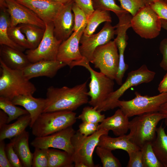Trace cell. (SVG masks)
Wrapping results in <instances>:
<instances>
[{
  "instance_id": "cell-1",
  "label": "cell",
  "mask_w": 167,
  "mask_h": 167,
  "mask_svg": "<svg viewBox=\"0 0 167 167\" xmlns=\"http://www.w3.org/2000/svg\"><path fill=\"white\" fill-rule=\"evenodd\" d=\"M86 81L73 87L56 88L51 86L47 90L43 112L69 110L74 111L88 103Z\"/></svg>"
},
{
  "instance_id": "cell-2",
  "label": "cell",
  "mask_w": 167,
  "mask_h": 167,
  "mask_svg": "<svg viewBox=\"0 0 167 167\" xmlns=\"http://www.w3.org/2000/svg\"><path fill=\"white\" fill-rule=\"evenodd\" d=\"M166 117L159 112L137 116L129 122V140L140 149L146 144L152 143L156 137L158 123Z\"/></svg>"
},
{
  "instance_id": "cell-3",
  "label": "cell",
  "mask_w": 167,
  "mask_h": 167,
  "mask_svg": "<svg viewBox=\"0 0 167 167\" xmlns=\"http://www.w3.org/2000/svg\"><path fill=\"white\" fill-rule=\"evenodd\" d=\"M0 96L11 100L19 95H33L35 85L24 76L22 70L12 69L0 59Z\"/></svg>"
},
{
  "instance_id": "cell-4",
  "label": "cell",
  "mask_w": 167,
  "mask_h": 167,
  "mask_svg": "<svg viewBox=\"0 0 167 167\" xmlns=\"http://www.w3.org/2000/svg\"><path fill=\"white\" fill-rule=\"evenodd\" d=\"M76 113L62 110L42 113L30 128L36 137L48 135L72 125L76 122Z\"/></svg>"
},
{
  "instance_id": "cell-5",
  "label": "cell",
  "mask_w": 167,
  "mask_h": 167,
  "mask_svg": "<svg viewBox=\"0 0 167 167\" xmlns=\"http://www.w3.org/2000/svg\"><path fill=\"white\" fill-rule=\"evenodd\" d=\"M83 66L89 71L91 80L88 95L90 97V100L88 103L97 108L114 91L113 80L100 72L95 71L90 66L89 62L84 58L75 63L74 66Z\"/></svg>"
},
{
  "instance_id": "cell-6",
  "label": "cell",
  "mask_w": 167,
  "mask_h": 167,
  "mask_svg": "<svg viewBox=\"0 0 167 167\" xmlns=\"http://www.w3.org/2000/svg\"><path fill=\"white\" fill-rule=\"evenodd\" d=\"M155 75L156 73L149 70L145 64L129 72L125 82L118 88L111 93L97 107V109L101 112L118 107V101L126 90L132 87L151 82L154 79Z\"/></svg>"
},
{
  "instance_id": "cell-7",
  "label": "cell",
  "mask_w": 167,
  "mask_h": 167,
  "mask_svg": "<svg viewBox=\"0 0 167 167\" xmlns=\"http://www.w3.org/2000/svg\"><path fill=\"white\" fill-rule=\"evenodd\" d=\"M135 97L128 101H118V107L128 118L159 112L161 106L167 101V92L153 96L142 95L137 92Z\"/></svg>"
},
{
  "instance_id": "cell-8",
  "label": "cell",
  "mask_w": 167,
  "mask_h": 167,
  "mask_svg": "<svg viewBox=\"0 0 167 167\" xmlns=\"http://www.w3.org/2000/svg\"><path fill=\"white\" fill-rule=\"evenodd\" d=\"M109 132L106 130L100 129L92 135L85 136L78 131L76 132L71 139L74 149L72 155L74 163L81 161L87 167H97L93 162V152L98 145L100 136L104 134L108 135Z\"/></svg>"
},
{
  "instance_id": "cell-9",
  "label": "cell",
  "mask_w": 167,
  "mask_h": 167,
  "mask_svg": "<svg viewBox=\"0 0 167 167\" xmlns=\"http://www.w3.org/2000/svg\"><path fill=\"white\" fill-rule=\"evenodd\" d=\"M91 62L101 72L115 80L119 66V54L114 40L96 48Z\"/></svg>"
},
{
  "instance_id": "cell-10",
  "label": "cell",
  "mask_w": 167,
  "mask_h": 167,
  "mask_svg": "<svg viewBox=\"0 0 167 167\" xmlns=\"http://www.w3.org/2000/svg\"><path fill=\"white\" fill-rule=\"evenodd\" d=\"M131 26L136 33L146 39L157 37L162 28L161 19L150 6H145L132 16Z\"/></svg>"
},
{
  "instance_id": "cell-11",
  "label": "cell",
  "mask_w": 167,
  "mask_h": 167,
  "mask_svg": "<svg viewBox=\"0 0 167 167\" xmlns=\"http://www.w3.org/2000/svg\"><path fill=\"white\" fill-rule=\"evenodd\" d=\"M53 22L45 24L44 36L38 46L34 49H27L25 54L31 63L41 60H55L62 42L57 39L54 33Z\"/></svg>"
},
{
  "instance_id": "cell-12",
  "label": "cell",
  "mask_w": 167,
  "mask_h": 167,
  "mask_svg": "<svg viewBox=\"0 0 167 167\" xmlns=\"http://www.w3.org/2000/svg\"><path fill=\"white\" fill-rule=\"evenodd\" d=\"M75 132L72 126H71L48 135L36 137L31 143V145L35 148L61 149L72 156L74 149L71 139Z\"/></svg>"
},
{
  "instance_id": "cell-13",
  "label": "cell",
  "mask_w": 167,
  "mask_h": 167,
  "mask_svg": "<svg viewBox=\"0 0 167 167\" xmlns=\"http://www.w3.org/2000/svg\"><path fill=\"white\" fill-rule=\"evenodd\" d=\"M116 26H113L110 22H106L98 33L89 36L83 34L80 38L79 49L85 59L91 62L93 53L98 47L109 42L116 34Z\"/></svg>"
},
{
  "instance_id": "cell-14",
  "label": "cell",
  "mask_w": 167,
  "mask_h": 167,
  "mask_svg": "<svg viewBox=\"0 0 167 167\" xmlns=\"http://www.w3.org/2000/svg\"><path fill=\"white\" fill-rule=\"evenodd\" d=\"M86 26L82 27L77 31L73 32L68 38L62 42L59 48L57 60L65 63L71 69L73 67L75 63L84 58L80 53L79 44Z\"/></svg>"
},
{
  "instance_id": "cell-15",
  "label": "cell",
  "mask_w": 167,
  "mask_h": 167,
  "mask_svg": "<svg viewBox=\"0 0 167 167\" xmlns=\"http://www.w3.org/2000/svg\"><path fill=\"white\" fill-rule=\"evenodd\" d=\"M10 18L11 27L30 24L45 29V24L32 10L16 0H5Z\"/></svg>"
},
{
  "instance_id": "cell-16",
  "label": "cell",
  "mask_w": 167,
  "mask_h": 167,
  "mask_svg": "<svg viewBox=\"0 0 167 167\" xmlns=\"http://www.w3.org/2000/svg\"><path fill=\"white\" fill-rule=\"evenodd\" d=\"M74 2L73 0L64 4L53 22L54 35L62 42L68 38L73 32L75 20L72 8Z\"/></svg>"
},
{
  "instance_id": "cell-17",
  "label": "cell",
  "mask_w": 167,
  "mask_h": 167,
  "mask_svg": "<svg viewBox=\"0 0 167 167\" xmlns=\"http://www.w3.org/2000/svg\"><path fill=\"white\" fill-rule=\"evenodd\" d=\"M33 11L45 23L53 22L64 4L49 0H16Z\"/></svg>"
},
{
  "instance_id": "cell-18",
  "label": "cell",
  "mask_w": 167,
  "mask_h": 167,
  "mask_svg": "<svg viewBox=\"0 0 167 167\" xmlns=\"http://www.w3.org/2000/svg\"><path fill=\"white\" fill-rule=\"evenodd\" d=\"M66 65L65 63L57 60H41L31 63L22 71L25 77L29 80L40 76L52 78L59 70Z\"/></svg>"
},
{
  "instance_id": "cell-19",
  "label": "cell",
  "mask_w": 167,
  "mask_h": 167,
  "mask_svg": "<svg viewBox=\"0 0 167 167\" xmlns=\"http://www.w3.org/2000/svg\"><path fill=\"white\" fill-rule=\"evenodd\" d=\"M11 101L15 105L24 107L28 112L31 118L30 127L43 113L45 103V99L35 98L31 94L18 96L14 97Z\"/></svg>"
},
{
  "instance_id": "cell-20",
  "label": "cell",
  "mask_w": 167,
  "mask_h": 167,
  "mask_svg": "<svg viewBox=\"0 0 167 167\" xmlns=\"http://www.w3.org/2000/svg\"><path fill=\"white\" fill-rule=\"evenodd\" d=\"M0 59L9 68L23 70L31 63L25 54L8 46L1 45Z\"/></svg>"
},
{
  "instance_id": "cell-21",
  "label": "cell",
  "mask_w": 167,
  "mask_h": 167,
  "mask_svg": "<svg viewBox=\"0 0 167 167\" xmlns=\"http://www.w3.org/2000/svg\"><path fill=\"white\" fill-rule=\"evenodd\" d=\"M129 118L120 109H118L113 115L105 118L99 124L98 130H111L115 135L120 136L125 134L129 130Z\"/></svg>"
},
{
  "instance_id": "cell-22",
  "label": "cell",
  "mask_w": 167,
  "mask_h": 167,
  "mask_svg": "<svg viewBox=\"0 0 167 167\" xmlns=\"http://www.w3.org/2000/svg\"><path fill=\"white\" fill-rule=\"evenodd\" d=\"M29 133L26 130L19 135L12 138L15 151L17 155L24 167H31L33 153L29 145Z\"/></svg>"
},
{
  "instance_id": "cell-23",
  "label": "cell",
  "mask_w": 167,
  "mask_h": 167,
  "mask_svg": "<svg viewBox=\"0 0 167 167\" xmlns=\"http://www.w3.org/2000/svg\"><path fill=\"white\" fill-rule=\"evenodd\" d=\"M97 146L107 149L111 151L116 149L123 150L128 153L130 152L140 149L132 143L128 135L125 134L113 138L104 134L100 137Z\"/></svg>"
},
{
  "instance_id": "cell-24",
  "label": "cell",
  "mask_w": 167,
  "mask_h": 167,
  "mask_svg": "<svg viewBox=\"0 0 167 167\" xmlns=\"http://www.w3.org/2000/svg\"><path fill=\"white\" fill-rule=\"evenodd\" d=\"M31 118L29 114L19 118L12 123L6 124L0 128V140L11 139L23 133L29 125Z\"/></svg>"
},
{
  "instance_id": "cell-25",
  "label": "cell",
  "mask_w": 167,
  "mask_h": 167,
  "mask_svg": "<svg viewBox=\"0 0 167 167\" xmlns=\"http://www.w3.org/2000/svg\"><path fill=\"white\" fill-rule=\"evenodd\" d=\"M156 136L152 143L154 152L163 167H167V134L162 124L156 129Z\"/></svg>"
},
{
  "instance_id": "cell-26",
  "label": "cell",
  "mask_w": 167,
  "mask_h": 167,
  "mask_svg": "<svg viewBox=\"0 0 167 167\" xmlns=\"http://www.w3.org/2000/svg\"><path fill=\"white\" fill-rule=\"evenodd\" d=\"M10 15L6 10H0V44L23 52L25 49L13 42L10 38L8 29L10 24Z\"/></svg>"
},
{
  "instance_id": "cell-27",
  "label": "cell",
  "mask_w": 167,
  "mask_h": 167,
  "mask_svg": "<svg viewBox=\"0 0 167 167\" xmlns=\"http://www.w3.org/2000/svg\"><path fill=\"white\" fill-rule=\"evenodd\" d=\"M112 22L109 11L95 10L87 19L83 34L89 36L93 34L98 26L102 23Z\"/></svg>"
},
{
  "instance_id": "cell-28",
  "label": "cell",
  "mask_w": 167,
  "mask_h": 167,
  "mask_svg": "<svg viewBox=\"0 0 167 167\" xmlns=\"http://www.w3.org/2000/svg\"><path fill=\"white\" fill-rule=\"evenodd\" d=\"M19 25L21 31L26 38L30 49L36 48L44 36L45 29L32 24H20Z\"/></svg>"
},
{
  "instance_id": "cell-29",
  "label": "cell",
  "mask_w": 167,
  "mask_h": 167,
  "mask_svg": "<svg viewBox=\"0 0 167 167\" xmlns=\"http://www.w3.org/2000/svg\"><path fill=\"white\" fill-rule=\"evenodd\" d=\"M72 156L63 150L49 149L48 167H73Z\"/></svg>"
},
{
  "instance_id": "cell-30",
  "label": "cell",
  "mask_w": 167,
  "mask_h": 167,
  "mask_svg": "<svg viewBox=\"0 0 167 167\" xmlns=\"http://www.w3.org/2000/svg\"><path fill=\"white\" fill-rule=\"evenodd\" d=\"M9 99L0 96V108L8 116L7 124L20 117L29 114L25 109L19 107Z\"/></svg>"
},
{
  "instance_id": "cell-31",
  "label": "cell",
  "mask_w": 167,
  "mask_h": 167,
  "mask_svg": "<svg viewBox=\"0 0 167 167\" xmlns=\"http://www.w3.org/2000/svg\"><path fill=\"white\" fill-rule=\"evenodd\" d=\"M101 112L96 107L87 106L83 108L81 113L77 118L82 122L99 124L105 118V114H101Z\"/></svg>"
},
{
  "instance_id": "cell-32",
  "label": "cell",
  "mask_w": 167,
  "mask_h": 167,
  "mask_svg": "<svg viewBox=\"0 0 167 167\" xmlns=\"http://www.w3.org/2000/svg\"><path fill=\"white\" fill-rule=\"evenodd\" d=\"M96 152L101 159L103 167H121L122 165L119 160L115 157L112 151L97 146Z\"/></svg>"
},
{
  "instance_id": "cell-33",
  "label": "cell",
  "mask_w": 167,
  "mask_h": 167,
  "mask_svg": "<svg viewBox=\"0 0 167 167\" xmlns=\"http://www.w3.org/2000/svg\"><path fill=\"white\" fill-rule=\"evenodd\" d=\"M144 167H163L152 149V143H148L141 148Z\"/></svg>"
},
{
  "instance_id": "cell-34",
  "label": "cell",
  "mask_w": 167,
  "mask_h": 167,
  "mask_svg": "<svg viewBox=\"0 0 167 167\" xmlns=\"http://www.w3.org/2000/svg\"><path fill=\"white\" fill-rule=\"evenodd\" d=\"M94 10L112 11L118 17L127 11L116 3V0H92Z\"/></svg>"
},
{
  "instance_id": "cell-35",
  "label": "cell",
  "mask_w": 167,
  "mask_h": 167,
  "mask_svg": "<svg viewBox=\"0 0 167 167\" xmlns=\"http://www.w3.org/2000/svg\"><path fill=\"white\" fill-rule=\"evenodd\" d=\"M8 33L10 39L14 43L25 49H30L29 44L24 34L20 30V26L11 27L8 29Z\"/></svg>"
},
{
  "instance_id": "cell-36",
  "label": "cell",
  "mask_w": 167,
  "mask_h": 167,
  "mask_svg": "<svg viewBox=\"0 0 167 167\" xmlns=\"http://www.w3.org/2000/svg\"><path fill=\"white\" fill-rule=\"evenodd\" d=\"M49 149L35 148L33 153L32 167H48Z\"/></svg>"
},
{
  "instance_id": "cell-37",
  "label": "cell",
  "mask_w": 167,
  "mask_h": 167,
  "mask_svg": "<svg viewBox=\"0 0 167 167\" xmlns=\"http://www.w3.org/2000/svg\"><path fill=\"white\" fill-rule=\"evenodd\" d=\"M72 9L74 16L73 32H76L82 27L87 25V18L84 11L74 2Z\"/></svg>"
},
{
  "instance_id": "cell-38",
  "label": "cell",
  "mask_w": 167,
  "mask_h": 167,
  "mask_svg": "<svg viewBox=\"0 0 167 167\" xmlns=\"http://www.w3.org/2000/svg\"><path fill=\"white\" fill-rule=\"evenodd\" d=\"M120 6L129 12L132 16H134L141 8L145 6L143 0H118Z\"/></svg>"
},
{
  "instance_id": "cell-39",
  "label": "cell",
  "mask_w": 167,
  "mask_h": 167,
  "mask_svg": "<svg viewBox=\"0 0 167 167\" xmlns=\"http://www.w3.org/2000/svg\"><path fill=\"white\" fill-rule=\"evenodd\" d=\"M6 152L8 161L12 167H23L17 155L14 151L13 143L11 141L5 147Z\"/></svg>"
},
{
  "instance_id": "cell-40",
  "label": "cell",
  "mask_w": 167,
  "mask_h": 167,
  "mask_svg": "<svg viewBox=\"0 0 167 167\" xmlns=\"http://www.w3.org/2000/svg\"><path fill=\"white\" fill-rule=\"evenodd\" d=\"M127 153L129 156V160L126 167H144L140 149L133 151Z\"/></svg>"
},
{
  "instance_id": "cell-41",
  "label": "cell",
  "mask_w": 167,
  "mask_h": 167,
  "mask_svg": "<svg viewBox=\"0 0 167 167\" xmlns=\"http://www.w3.org/2000/svg\"><path fill=\"white\" fill-rule=\"evenodd\" d=\"M150 6L160 19L167 20V4L161 0L155 2Z\"/></svg>"
},
{
  "instance_id": "cell-42",
  "label": "cell",
  "mask_w": 167,
  "mask_h": 167,
  "mask_svg": "<svg viewBox=\"0 0 167 167\" xmlns=\"http://www.w3.org/2000/svg\"><path fill=\"white\" fill-rule=\"evenodd\" d=\"M99 124L82 122L79 126L78 131L85 136H88L95 133L97 130Z\"/></svg>"
},
{
  "instance_id": "cell-43",
  "label": "cell",
  "mask_w": 167,
  "mask_h": 167,
  "mask_svg": "<svg viewBox=\"0 0 167 167\" xmlns=\"http://www.w3.org/2000/svg\"><path fill=\"white\" fill-rule=\"evenodd\" d=\"M85 12L87 19L95 10L93 8L92 0H73Z\"/></svg>"
},
{
  "instance_id": "cell-44",
  "label": "cell",
  "mask_w": 167,
  "mask_h": 167,
  "mask_svg": "<svg viewBox=\"0 0 167 167\" xmlns=\"http://www.w3.org/2000/svg\"><path fill=\"white\" fill-rule=\"evenodd\" d=\"M159 49L162 55L160 66L163 70L167 71V38H165L161 41Z\"/></svg>"
},
{
  "instance_id": "cell-45",
  "label": "cell",
  "mask_w": 167,
  "mask_h": 167,
  "mask_svg": "<svg viewBox=\"0 0 167 167\" xmlns=\"http://www.w3.org/2000/svg\"><path fill=\"white\" fill-rule=\"evenodd\" d=\"M4 140H0V167H12L8 160Z\"/></svg>"
},
{
  "instance_id": "cell-46",
  "label": "cell",
  "mask_w": 167,
  "mask_h": 167,
  "mask_svg": "<svg viewBox=\"0 0 167 167\" xmlns=\"http://www.w3.org/2000/svg\"><path fill=\"white\" fill-rule=\"evenodd\" d=\"M158 90L160 93L167 92V73L159 84Z\"/></svg>"
},
{
  "instance_id": "cell-47",
  "label": "cell",
  "mask_w": 167,
  "mask_h": 167,
  "mask_svg": "<svg viewBox=\"0 0 167 167\" xmlns=\"http://www.w3.org/2000/svg\"><path fill=\"white\" fill-rule=\"evenodd\" d=\"M8 116L3 110H0V128L4 125L7 124Z\"/></svg>"
},
{
  "instance_id": "cell-48",
  "label": "cell",
  "mask_w": 167,
  "mask_h": 167,
  "mask_svg": "<svg viewBox=\"0 0 167 167\" xmlns=\"http://www.w3.org/2000/svg\"><path fill=\"white\" fill-rule=\"evenodd\" d=\"M159 112L165 114L166 116V118L165 119V124L166 126H167V101L163 104L161 106Z\"/></svg>"
},
{
  "instance_id": "cell-49",
  "label": "cell",
  "mask_w": 167,
  "mask_h": 167,
  "mask_svg": "<svg viewBox=\"0 0 167 167\" xmlns=\"http://www.w3.org/2000/svg\"><path fill=\"white\" fill-rule=\"evenodd\" d=\"M145 6H150L154 2L161 0H143Z\"/></svg>"
},
{
  "instance_id": "cell-50",
  "label": "cell",
  "mask_w": 167,
  "mask_h": 167,
  "mask_svg": "<svg viewBox=\"0 0 167 167\" xmlns=\"http://www.w3.org/2000/svg\"><path fill=\"white\" fill-rule=\"evenodd\" d=\"M162 28L167 31V20L161 19Z\"/></svg>"
},
{
  "instance_id": "cell-51",
  "label": "cell",
  "mask_w": 167,
  "mask_h": 167,
  "mask_svg": "<svg viewBox=\"0 0 167 167\" xmlns=\"http://www.w3.org/2000/svg\"><path fill=\"white\" fill-rule=\"evenodd\" d=\"M52 1L59 2L64 4L71 2L73 0H49Z\"/></svg>"
},
{
  "instance_id": "cell-52",
  "label": "cell",
  "mask_w": 167,
  "mask_h": 167,
  "mask_svg": "<svg viewBox=\"0 0 167 167\" xmlns=\"http://www.w3.org/2000/svg\"><path fill=\"white\" fill-rule=\"evenodd\" d=\"M162 0L165 3L167 4V0Z\"/></svg>"
},
{
  "instance_id": "cell-53",
  "label": "cell",
  "mask_w": 167,
  "mask_h": 167,
  "mask_svg": "<svg viewBox=\"0 0 167 167\" xmlns=\"http://www.w3.org/2000/svg\"><path fill=\"white\" fill-rule=\"evenodd\" d=\"M166 134H167V132H166Z\"/></svg>"
}]
</instances>
